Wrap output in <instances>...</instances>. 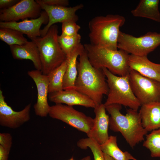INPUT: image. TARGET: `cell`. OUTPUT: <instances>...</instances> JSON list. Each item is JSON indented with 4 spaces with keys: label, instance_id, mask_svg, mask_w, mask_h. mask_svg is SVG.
<instances>
[{
    "label": "cell",
    "instance_id": "6da1fadb",
    "mask_svg": "<svg viewBox=\"0 0 160 160\" xmlns=\"http://www.w3.org/2000/svg\"><path fill=\"white\" fill-rule=\"evenodd\" d=\"M79 56L75 89L90 98L96 106L102 103L103 95H107L108 93L105 75L102 69L92 65L85 49Z\"/></svg>",
    "mask_w": 160,
    "mask_h": 160
},
{
    "label": "cell",
    "instance_id": "7a4b0ae2",
    "mask_svg": "<svg viewBox=\"0 0 160 160\" xmlns=\"http://www.w3.org/2000/svg\"><path fill=\"white\" fill-rule=\"evenodd\" d=\"M105 107L111 115L110 129L114 132L121 133L132 148L144 140V136L148 131L143 127L137 111L129 108L127 110L126 114L124 115L120 111L121 105L112 104Z\"/></svg>",
    "mask_w": 160,
    "mask_h": 160
},
{
    "label": "cell",
    "instance_id": "3957f363",
    "mask_svg": "<svg viewBox=\"0 0 160 160\" xmlns=\"http://www.w3.org/2000/svg\"><path fill=\"white\" fill-rule=\"evenodd\" d=\"M125 21L123 16L109 14L92 18L89 22V37L91 44L113 50H117L119 28Z\"/></svg>",
    "mask_w": 160,
    "mask_h": 160
},
{
    "label": "cell",
    "instance_id": "277c9868",
    "mask_svg": "<svg viewBox=\"0 0 160 160\" xmlns=\"http://www.w3.org/2000/svg\"><path fill=\"white\" fill-rule=\"evenodd\" d=\"M84 45L89 60L94 67L106 68L113 74L120 76L129 75L131 70L128 63L129 54L126 52L113 50L90 43Z\"/></svg>",
    "mask_w": 160,
    "mask_h": 160
},
{
    "label": "cell",
    "instance_id": "5b68a950",
    "mask_svg": "<svg viewBox=\"0 0 160 160\" xmlns=\"http://www.w3.org/2000/svg\"><path fill=\"white\" fill-rule=\"evenodd\" d=\"M58 27L54 24L44 36L31 40L38 47L41 65V71L44 75H47L66 59V55L58 41Z\"/></svg>",
    "mask_w": 160,
    "mask_h": 160
},
{
    "label": "cell",
    "instance_id": "8992f818",
    "mask_svg": "<svg viewBox=\"0 0 160 160\" xmlns=\"http://www.w3.org/2000/svg\"><path fill=\"white\" fill-rule=\"evenodd\" d=\"M102 69L107 77L109 88L108 97L104 104L105 106L118 104L137 111L141 105L132 90L129 75L119 76L106 68Z\"/></svg>",
    "mask_w": 160,
    "mask_h": 160
},
{
    "label": "cell",
    "instance_id": "52a82bcc",
    "mask_svg": "<svg viewBox=\"0 0 160 160\" xmlns=\"http://www.w3.org/2000/svg\"><path fill=\"white\" fill-rule=\"evenodd\" d=\"M160 45V33L148 32L139 37L120 31L117 48L135 55L147 56Z\"/></svg>",
    "mask_w": 160,
    "mask_h": 160
},
{
    "label": "cell",
    "instance_id": "ba28073f",
    "mask_svg": "<svg viewBox=\"0 0 160 160\" xmlns=\"http://www.w3.org/2000/svg\"><path fill=\"white\" fill-rule=\"evenodd\" d=\"M129 79L132 90L141 105L160 102V83L131 69Z\"/></svg>",
    "mask_w": 160,
    "mask_h": 160
},
{
    "label": "cell",
    "instance_id": "9c48e42d",
    "mask_svg": "<svg viewBox=\"0 0 160 160\" xmlns=\"http://www.w3.org/2000/svg\"><path fill=\"white\" fill-rule=\"evenodd\" d=\"M48 115L78 130L87 134L92 127L94 119L75 109L73 106L55 104L51 106Z\"/></svg>",
    "mask_w": 160,
    "mask_h": 160
},
{
    "label": "cell",
    "instance_id": "30bf717a",
    "mask_svg": "<svg viewBox=\"0 0 160 160\" xmlns=\"http://www.w3.org/2000/svg\"><path fill=\"white\" fill-rule=\"evenodd\" d=\"M41 9L36 1L20 0L10 8L1 9L0 22H17L29 18L36 19L40 16Z\"/></svg>",
    "mask_w": 160,
    "mask_h": 160
},
{
    "label": "cell",
    "instance_id": "8fae6325",
    "mask_svg": "<svg viewBox=\"0 0 160 160\" xmlns=\"http://www.w3.org/2000/svg\"><path fill=\"white\" fill-rule=\"evenodd\" d=\"M36 1L39 4L42 9L46 12L49 18L48 23L41 30V37L44 36L50 28L55 23H62L66 21L76 22L78 20L79 17L76 12L78 10L82 9L84 7L81 4L72 7L50 6L42 3L40 0Z\"/></svg>",
    "mask_w": 160,
    "mask_h": 160
},
{
    "label": "cell",
    "instance_id": "7c38bea8",
    "mask_svg": "<svg viewBox=\"0 0 160 160\" xmlns=\"http://www.w3.org/2000/svg\"><path fill=\"white\" fill-rule=\"evenodd\" d=\"M31 104L27 105L22 110L16 111L12 109L5 100L2 91L0 89V124L10 128L19 127L30 118Z\"/></svg>",
    "mask_w": 160,
    "mask_h": 160
},
{
    "label": "cell",
    "instance_id": "4fadbf2b",
    "mask_svg": "<svg viewBox=\"0 0 160 160\" xmlns=\"http://www.w3.org/2000/svg\"><path fill=\"white\" fill-rule=\"evenodd\" d=\"M27 74L34 81L37 89V101L33 106L35 113L39 116L46 117L51 107L47 100L49 94L47 76L43 74L41 71L36 69L29 71Z\"/></svg>",
    "mask_w": 160,
    "mask_h": 160
},
{
    "label": "cell",
    "instance_id": "5bb4252c",
    "mask_svg": "<svg viewBox=\"0 0 160 160\" xmlns=\"http://www.w3.org/2000/svg\"><path fill=\"white\" fill-rule=\"evenodd\" d=\"M49 18L44 11L36 19H26L21 21L0 22V28L14 29L27 35L31 40L41 36L40 28L43 24H47Z\"/></svg>",
    "mask_w": 160,
    "mask_h": 160
},
{
    "label": "cell",
    "instance_id": "9a60e30c",
    "mask_svg": "<svg viewBox=\"0 0 160 160\" xmlns=\"http://www.w3.org/2000/svg\"><path fill=\"white\" fill-rule=\"evenodd\" d=\"M94 109L95 117L93 125L87 135L88 137L94 139L101 145L109 138L108 131L110 117L106 113L104 104L96 106Z\"/></svg>",
    "mask_w": 160,
    "mask_h": 160
},
{
    "label": "cell",
    "instance_id": "2e32d148",
    "mask_svg": "<svg viewBox=\"0 0 160 160\" xmlns=\"http://www.w3.org/2000/svg\"><path fill=\"white\" fill-rule=\"evenodd\" d=\"M48 97L51 102L55 104L64 103L71 106L79 105L94 108L96 107L95 103L90 98L75 89L63 90L49 93Z\"/></svg>",
    "mask_w": 160,
    "mask_h": 160
},
{
    "label": "cell",
    "instance_id": "e0dca14e",
    "mask_svg": "<svg viewBox=\"0 0 160 160\" xmlns=\"http://www.w3.org/2000/svg\"><path fill=\"white\" fill-rule=\"evenodd\" d=\"M128 63L130 69L160 83V64L151 62L147 56L129 55Z\"/></svg>",
    "mask_w": 160,
    "mask_h": 160
},
{
    "label": "cell",
    "instance_id": "ac0fdd59",
    "mask_svg": "<svg viewBox=\"0 0 160 160\" xmlns=\"http://www.w3.org/2000/svg\"><path fill=\"white\" fill-rule=\"evenodd\" d=\"M10 52L15 59L28 60L33 63L36 70L41 71V65L38 47L33 41H28L22 45L10 46Z\"/></svg>",
    "mask_w": 160,
    "mask_h": 160
},
{
    "label": "cell",
    "instance_id": "d6986e66",
    "mask_svg": "<svg viewBox=\"0 0 160 160\" xmlns=\"http://www.w3.org/2000/svg\"><path fill=\"white\" fill-rule=\"evenodd\" d=\"M84 49V45L81 43L66 56L67 65L63 80V90L75 89V82L78 75L77 58Z\"/></svg>",
    "mask_w": 160,
    "mask_h": 160
},
{
    "label": "cell",
    "instance_id": "ffe728a7",
    "mask_svg": "<svg viewBox=\"0 0 160 160\" xmlns=\"http://www.w3.org/2000/svg\"><path fill=\"white\" fill-rule=\"evenodd\" d=\"M143 127L151 131L160 128V102L141 105L139 112Z\"/></svg>",
    "mask_w": 160,
    "mask_h": 160
},
{
    "label": "cell",
    "instance_id": "44dd1931",
    "mask_svg": "<svg viewBox=\"0 0 160 160\" xmlns=\"http://www.w3.org/2000/svg\"><path fill=\"white\" fill-rule=\"evenodd\" d=\"M159 2V0H141L131 13L135 17H145L160 23Z\"/></svg>",
    "mask_w": 160,
    "mask_h": 160
},
{
    "label": "cell",
    "instance_id": "7402d4cb",
    "mask_svg": "<svg viewBox=\"0 0 160 160\" xmlns=\"http://www.w3.org/2000/svg\"><path fill=\"white\" fill-rule=\"evenodd\" d=\"M100 146L104 153L115 160H133L135 158L128 151L123 152L120 150L117 145L116 136H109L108 140Z\"/></svg>",
    "mask_w": 160,
    "mask_h": 160
},
{
    "label": "cell",
    "instance_id": "603a6c76",
    "mask_svg": "<svg viewBox=\"0 0 160 160\" xmlns=\"http://www.w3.org/2000/svg\"><path fill=\"white\" fill-rule=\"evenodd\" d=\"M67 65L66 59L60 66L47 75L49 81V93L63 90V80Z\"/></svg>",
    "mask_w": 160,
    "mask_h": 160
},
{
    "label": "cell",
    "instance_id": "cb8c5ba5",
    "mask_svg": "<svg viewBox=\"0 0 160 160\" xmlns=\"http://www.w3.org/2000/svg\"><path fill=\"white\" fill-rule=\"evenodd\" d=\"M21 32L9 28H0V39L9 46L22 45L28 41Z\"/></svg>",
    "mask_w": 160,
    "mask_h": 160
},
{
    "label": "cell",
    "instance_id": "d4e9b609",
    "mask_svg": "<svg viewBox=\"0 0 160 160\" xmlns=\"http://www.w3.org/2000/svg\"><path fill=\"white\" fill-rule=\"evenodd\" d=\"M143 146L150 151L151 157L160 158V128L146 135Z\"/></svg>",
    "mask_w": 160,
    "mask_h": 160
},
{
    "label": "cell",
    "instance_id": "484cf974",
    "mask_svg": "<svg viewBox=\"0 0 160 160\" xmlns=\"http://www.w3.org/2000/svg\"><path fill=\"white\" fill-rule=\"evenodd\" d=\"M77 145L82 149L89 148L93 153L94 160H105L100 145L94 139L89 137L82 138L77 142Z\"/></svg>",
    "mask_w": 160,
    "mask_h": 160
},
{
    "label": "cell",
    "instance_id": "4316f807",
    "mask_svg": "<svg viewBox=\"0 0 160 160\" xmlns=\"http://www.w3.org/2000/svg\"><path fill=\"white\" fill-rule=\"evenodd\" d=\"M58 40L61 49L67 56L81 43V36L79 33L72 36H59Z\"/></svg>",
    "mask_w": 160,
    "mask_h": 160
},
{
    "label": "cell",
    "instance_id": "83f0119b",
    "mask_svg": "<svg viewBox=\"0 0 160 160\" xmlns=\"http://www.w3.org/2000/svg\"><path fill=\"white\" fill-rule=\"evenodd\" d=\"M80 26L76 22L73 21H66L62 23L61 36H72L78 34L80 29Z\"/></svg>",
    "mask_w": 160,
    "mask_h": 160
},
{
    "label": "cell",
    "instance_id": "f1b7e54d",
    "mask_svg": "<svg viewBox=\"0 0 160 160\" xmlns=\"http://www.w3.org/2000/svg\"><path fill=\"white\" fill-rule=\"evenodd\" d=\"M12 145V137L10 134L7 133H0V145L9 153Z\"/></svg>",
    "mask_w": 160,
    "mask_h": 160
},
{
    "label": "cell",
    "instance_id": "f546056e",
    "mask_svg": "<svg viewBox=\"0 0 160 160\" xmlns=\"http://www.w3.org/2000/svg\"><path fill=\"white\" fill-rule=\"evenodd\" d=\"M42 3L48 5L67 7L69 1L68 0H40Z\"/></svg>",
    "mask_w": 160,
    "mask_h": 160
},
{
    "label": "cell",
    "instance_id": "4dcf8cb0",
    "mask_svg": "<svg viewBox=\"0 0 160 160\" xmlns=\"http://www.w3.org/2000/svg\"><path fill=\"white\" fill-rule=\"evenodd\" d=\"M20 1L19 0H0V8L1 9L8 8L17 4Z\"/></svg>",
    "mask_w": 160,
    "mask_h": 160
},
{
    "label": "cell",
    "instance_id": "1f68e13d",
    "mask_svg": "<svg viewBox=\"0 0 160 160\" xmlns=\"http://www.w3.org/2000/svg\"><path fill=\"white\" fill-rule=\"evenodd\" d=\"M9 152L0 145V160H8Z\"/></svg>",
    "mask_w": 160,
    "mask_h": 160
},
{
    "label": "cell",
    "instance_id": "d6a6232c",
    "mask_svg": "<svg viewBox=\"0 0 160 160\" xmlns=\"http://www.w3.org/2000/svg\"><path fill=\"white\" fill-rule=\"evenodd\" d=\"M103 155L105 160H115L112 157L106 154L103 153Z\"/></svg>",
    "mask_w": 160,
    "mask_h": 160
},
{
    "label": "cell",
    "instance_id": "836d02e7",
    "mask_svg": "<svg viewBox=\"0 0 160 160\" xmlns=\"http://www.w3.org/2000/svg\"><path fill=\"white\" fill-rule=\"evenodd\" d=\"M80 160H91L90 156H86Z\"/></svg>",
    "mask_w": 160,
    "mask_h": 160
},
{
    "label": "cell",
    "instance_id": "e575fe53",
    "mask_svg": "<svg viewBox=\"0 0 160 160\" xmlns=\"http://www.w3.org/2000/svg\"><path fill=\"white\" fill-rule=\"evenodd\" d=\"M68 160H74V159L73 158V157H72L70 159H69Z\"/></svg>",
    "mask_w": 160,
    "mask_h": 160
},
{
    "label": "cell",
    "instance_id": "d590c367",
    "mask_svg": "<svg viewBox=\"0 0 160 160\" xmlns=\"http://www.w3.org/2000/svg\"><path fill=\"white\" fill-rule=\"evenodd\" d=\"M133 160H138L137 159H136L135 158H134V159H133Z\"/></svg>",
    "mask_w": 160,
    "mask_h": 160
}]
</instances>
